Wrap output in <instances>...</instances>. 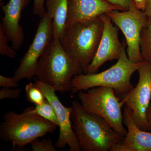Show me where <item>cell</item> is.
<instances>
[{
    "instance_id": "1",
    "label": "cell",
    "mask_w": 151,
    "mask_h": 151,
    "mask_svg": "<svg viewBox=\"0 0 151 151\" xmlns=\"http://www.w3.org/2000/svg\"><path fill=\"white\" fill-rule=\"evenodd\" d=\"M73 131L83 151H108L124 137L100 116L85 111L76 101L71 103Z\"/></svg>"
},
{
    "instance_id": "2",
    "label": "cell",
    "mask_w": 151,
    "mask_h": 151,
    "mask_svg": "<svg viewBox=\"0 0 151 151\" xmlns=\"http://www.w3.org/2000/svg\"><path fill=\"white\" fill-rule=\"evenodd\" d=\"M83 73L80 65L63 48L60 40L52 39L40 58L35 76L55 91L63 93L71 90L72 78Z\"/></svg>"
},
{
    "instance_id": "3",
    "label": "cell",
    "mask_w": 151,
    "mask_h": 151,
    "mask_svg": "<svg viewBox=\"0 0 151 151\" xmlns=\"http://www.w3.org/2000/svg\"><path fill=\"white\" fill-rule=\"evenodd\" d=\"M103 30L102 16L65 27L60 43L63 48L86 73L100 44Z\"/></svg>"
},
{
    "instance_id": "4",
    "label": "cell",
    "mask_w": 151,
    "mask_h": 151,
    "mask_svg": "<svg viewBox=\"0 0 151 151\" xmlns=\"http://www.w3.org/2000/svg\"><path fill=\"white\" fill-rule=\"evenodd\" d=\"M58 127L38 115L34 108H28L20 114L13 111L5 114L0 126V138L12 143L13 149H21L34 140L53 133Z\"/></svg>"
},
{
    "instance_id": "5",
    "label": "cell",
    "mask_w": 151,
    "mask_h": 151,
    "mask_svg": "<svg viewBox=\"0 0 151 151\" xmlns=\"http://www.w3.org/2000/svg\"><path fill=\"white\" fill-rule=\"evenodd\" d=\"M126 47L117 63L107 70L99 73H81L75 76L71 80V92L77 93L98 86L114 89L122 97L134 89L131 81L132 74L145 61L132 62L127 55Z\"/></svg>"
},
{
    "instance_id": "6",
    "label": "cell",
    "mask_w": 151,
    "mask_h": 151,
    "mask_svg": "<svg viewBox=\"0 0 151 151\" xmlns=\"http://www.w3.org/2000/svg\"><path fill=\"white\" fill-rule=\"evenodd\" d=\"M114 91L109 87L98 86L87 92L80 91L78 97L85 111L102 117L117 134L124 137L127 133L122 111L125 103L124 100L120 101Z\"/></svg>"
},
{
    "instance_id": "7",
    "label": "cell",
    "mask_w": 151,
    "mask_h": 151,
    "mask_svg": "<svg viewBox=\"0 0 151 151\" xmlns=\"http://www.w3.org/2000/svg\"><path fill=\"white\" fill-rule=\"evenodd\" d=\"M106 14L124 34L129 59L134 63L142 62L140 42L142 30L147 20L145 13L135 6L128 10H115Z\"/></svg>"
},
{
    "instance_id": "8",
    "label": "cell",
    "mask_w": 151,
    "mask_h": 151,
    "mask_svg": "<svg viewBox=\"0 0 151 151\" xmlns=\"http://www.w3.org/2000/svg\"><path fill=\"white\" fill-rule=\"evenodd\" d=\"M52 19L45 14L41 18L32 43L21 60L13 76L17 83L24 79L31 80L35 76L39 60L53 39Z\"/></svg>"
},
{
    "instance_id": "9",
    "label": "cell",
    "mask_w": 151,
    "mask_h": 151,
    "mask_svg": "<svg viewBox=\"0 0 151 151\" xmlns=\"http://www.w3.org/2000/svg\"><path fill=\"white\" fill-rule=\"evenodd\" d=\"M137 71L139 79L137 86L123 96L122 100L132 111L136 125L148 131L146 114L151 101V65L145 61Z\"/></svg>"
},
{
    "instance_id": "10",
    "label": "cell",
    "mask_w": 151,
    "mask_h": 151,
    "mask_svg": "<svg viewBox=\"0 0 151 151\" xmlns=\"http://www.w3.org/2000/svg\"><path fill=\"white\" fill-rule=\"evenodd\" d=\"M35 83L41 90L45 98L51 104L58 119L60 132L55 145L56 148H64L65 146H68L70 151H81L72 127L71 106L65 107L63 105L55 94L54 88L48 84L37 79H35Z\"/></svg>"
},
{
    "instance_id": "11",
    "label": "cell",
    "mask_w": 151,
    "mask_h": 151,
    "mask_svg": "<svg viewBox=\"0 0 151 151\" xmlns=\"http://www.w3.org/2000/svg\"><path fill=\"white\" fill-rule=\"evenodd\" d=\"M103 30L97 52L92 62L87 68L86 73H97L98 69L105 63L118 60L123 49L127 46L122 44L119 37V28L105 14L102 15Z\"/></svg>"
},
{
    "instance_id": "12",
    "label": "cell",
    "mask_w": 151,
    "mask_h": 151,
    "mask_svg": "<svg viewBox=\"0 0 151 151\" xmlns=\"http://www.w3.org/2000/svg\"><path fill=\"white\" fill-rule=\"evenodd\" d=\"M29 2V0H9L6 4L1 5L4 16L0 26L15 50H19L24 42V33L19 22L22 12Z\"/></svg>"
},
{
    "instance_id": "13",
    "label": "cell",
    "mask_w": 151,
    "mask_h": 151,
    "mask_svg": "<svg viewBox=\"0 0 151 151\" xmlns=\"http://www.w3.org/2000/svg\"><path fill=\"white\" fill-rule=\"evenodd\" d=\"M115 10H120L106 0H68L65 27L75 23L91 20Z\"/></svg>"
},
{
    "instance_id": "14",
    "label": "cell",
    "mask_w": 151,
    "mask_h": 151,
    "mask_svg": "<svg viewBox=\"0 0 151 151\" xmlns=\"http://www.w3.org/2000/svg\"><path fill=\"white\" fill-rule=\"evenodd\" d=\"M124 123L127 128L126 137L111 148L110 151H151V132L141 129L132 117V111L124 107Z\"/></svg>"
},
{
    "instance_id": "15",
    "label": "cell",
    "mask_w": 151,
    "mask_h": 151,
    "mask_svg": "<svg viewBox=\"0 0 151 151\" xmlns=\"http://www.w3.org/2000/svg\"><path fill=\"white\" fill-rule=\"evenodd\" d=\"M68 0H47L46 13L53 23V39H61L65 28Z\"/></svg>"
},
{
    "instance_id": "16",
    "label": "cell",
    "mask_w": 151,
    "mask_h": 151,
    "mask_svg": "<svg viewBox=\"0 0 151 151\" xmlns=\"http://www.w3.org/2000/svg\"><path fill=\"white\" fill-rule=\"evenodd\" d=\"M140 47L143 61L151 65V18L148 17L141 33Z\"/></svg>"
},
{
    "instance_id": "17",
    "label": "cell",
    "mask_w": 151,
    "mask_h": 151,
    "mask_svg": "<svg viewBox=\"0 0 151 151\" xmlns=\"http://www.w3.org/2000/svg\"><path fill=\"white\" fill-rule=\"evenodd\" d=\"M35 106L34 111L38 115L59 127V122L54 108L46 98L43 103Z\"/></svg>"
},
{
    "instance_id": "18",
    "label": "cell",
    "mask_w": 151,
    "mask_h": 151,
    "mask_svg": "<svg viewBox=\"0 0 151 151\" xmlns=\"http://www.w3.org/2000/svg\"><path fill=\"white\" fill-rule=\"evenodd\" d=\"M25 89L27 100L35 105L41 104L45 100V97L41 90L35 85V83L30 82L27 84Z\"/></svg>"
},
{
    "instance_id": "19",
    "label": "cell",
    "mask_w": 151,
    "mask_h": 151,
    "mask_svg": "<svg viewBox=\"0 0 151 151\" xmlns=\"http://www.w3.org/2000/svg\"><path fill=\"white\" fill-rule=\"evenodd\" d=\"M9 42L8 39L0 26V54L2 56L14 58L15 57L17 53L12 47L9 46Z\"/></svg>"
},
{
    "instance_id": "20",
    "label": "cell",
    "mask_w": 151,
    "mask_h": 151,
    "mask_svg": "<svg viewBox=\"0 0 151 151\" xmlns=\"http://www.w3.org/2000/svg\"><path fill=\"white\" fill-rule=\"evenodd\" d=\"M39 138L35 139L30 143L32 149L33 151H56L55 146L53 145L51 140L43 139L40 140Z\"/></svg>"
},
{
    "instance_id": "21",
    "label": "cell",
    "mask_w": 151,
    "mask_h": 151,
    "mask_svg": "<svg viewBox=\"0 0 151 151\" xmlns=\"http://www.w3.org/2000/svg\"><path fill=\"white\" fill-rule=\"evenodd\" d=\"M21 94L20 89L3 88L0 91V100L5 99H18Z\"/></svg>"
},
{
    "instance_id": "22",
    "label": "cell",
    "mask_w": 151,
    "mask_h": 151,
    "mask_svg": "<svg viewBox=\"0 0 151 151\" xmlns=\"http://www.w3.org/2000/svg\"><path fill=\"white\" fill-rule=\"evenodd\" d=\"M111 4L116 6L120 11H125L129 10L135 4L134 0H106Z\"/></svg>"
},
{
    "instance_id": "23",
    "label": "cell",
    "mask_w": 151,
    "mask_h": 151,
    "mask_svg": "<svg viewBox=\"0 0 151 151\" xmlns=\"http://www.w3.org/2000/svg\"><path fill=\"white\" fill-rule=\"evenodd\" d=\"M45 0H34L33 13L41 18L46 14L44 6Z\"/></svg>"
},
{
    "instance_id": "24",
    "label": "cell",
    "mask_w": 151,
    "mask_h": 151,
    "mask_svg": "<svg viewBox=\"0 0 151 151\" xmlns=\"http://www.w3.org/2000/svg\"><path fill=\"white\" fill-rule=\"evenodd\" d=\"M18 86L13 77H7L0 75V86L3 88H15Z\"/></svg>"
},
{
    "instance_id": "25",
    "label": "cell",
    "mask_w": 151,
    "mask_h": 151,
    "mask_svg": "<svg viewBox=\"0 0 151 151\" xmlns=\"http://www.w3.org/2000/svg\"><path fill=\"white\" fill-rule=\"evenodd\" d=\"M135 6L138 10L145 12L147 0H134Z\"/></svg>"
},
{
    "instance_id": "26",
    "label": "cell",
    "mask_w": 151,
    "mask_h": 151,
    "mask_svg": "<svg viewBox=\"0 0 151 151\" xmlns=\"http://www.w3.org/2000/svg\"><path fill=\"white\" fill-rule=\"evenodd\" d=\"M146 119L148 125V131L151 132V101L147 111Z\"/></svg>"
},
{
    "instance_id": "27",
    "label": "cell",
    "mask_w": 151,
    "mask_h": 151,
    "mask_svg": "<svg viewBox=\"0 0 151 151\" xmlns=\"http://www.w3.org/2000/svg\"><path fill=\"white\" fill-rule=\"evenodd\" d=\"M144 12L147 17L151 18V0H147L146 9Z\"/></svg>"
}]
</instances>
